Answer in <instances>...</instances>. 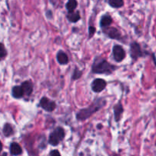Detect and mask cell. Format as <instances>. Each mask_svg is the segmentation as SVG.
<instances>
[{
  "label": "cell",
  "instance_id": "1",
  "mask_svg": "<svg viewBox=\"0 0 156 156\" xmlns=\"http://www.w3.org/2000/svg\"><path fill=\"white\" fill-rule=\"evenodd\" d=\"M115 69L114 66L104 59H96L92 66L93 73L98 74H111Z\"/></svg>",
  "mask_w": 156,
  "mask_h": 156
},
{
  "label": "cell",
  "instance_id": "2",
  "mask_svg": "<svg viewBox=\"0 0 156 156\" xmlns=\"http://www.w3.org/2000/svg\"><path fill=\"white\" fill-rule=\"evenodd\" d=\"M105 101H102V100H98L96 101H94L91 106H89L88 108H85V109H82L79 111L77 114V117L78 120H86L87 118H88L89 117H91L94 113L97 112L98 110H100L101 108L103 107V105H105Z\"/></svg>",
  "mask_w": 156,
  "mask_h": 156
},
{
  "label": "cell",
  "instance_id": "3",
  "mask_svg": "<svg viewBox=\"0 0 156 156\" xmlns=\"http://www.w3.org/2000/svg\"><path fill=\"white\" fill-rule=\"evenodd\" d=\"M65 136V133L62 128L58 127L50 134V138H49V143L52 146H56L59 144L60 141H62Z\"/></svg>",
  "mask_w": 156,
  "mask_h": 156
},
{
  "label": "cell",
  "instance_id": "4",
  "mask_svg": "<svg viewBox=\"0 0 156 156\" xmlns=\"http://www.w3.org/2000/svg\"><path fill=\"white\" fill-rule=\"evenodd\" d=\"M40 105H41L43 109L48 111V112H51V111H54V109L56 108V104H55V102L49 100L48 98H47L45 97L42 98L41 100L40 101Z\"/></svg>",
  "mask_w": 156,
  "mask_h": 156
},
{
  "label": "cell",
  "instance_id": "5",
  "mask_svg": "<svg viewBox=\"0 0 156 156\" xmlns=\"http://www.w3.org/2000/svg\"><path fill=\"white\" fill-rule=\"evenodd\" d=\"M113 55H114V59L117 62H121L124 59L125 56H126V53L123 47L119 45H116L113 48Z\"/></svg>",
  "mask_w": 156,
  "mask_h": 156
},
{
  "label": "cell",
  "instance_id": "6",
  "mask_svg": "<svg viewBox=\"0 0 156 156\" xmlns=\"http://www.w3.org/2000/svg\"><path fill=\"white\" fill-rule=\"evenodd\" d=\"M106 85L107 83L105 80L97 79L93 81L92 84H91V88H92V90L94 92H101V91L105 89Z\"/></svg>",
  "mask_w": 156,
  "mask_h": 156
},
{
  "label": "cell",
  "instance_id": "7",
  "mask_svg": "<svg viewBox=\"0 0 156 156\" xmlns=\"http://www.w3.org/2000/svg\"><path fill=\"white\" fill-rule=\"evenodd\" d=\"M130 51L131 56H132L134 59H137V58L142 56L141 49H140V45H139L137 43H133V44H131Z\"/></svg>",
  "mask_w": 156,
  "mask_h": 156
},
{
  "label": "cell",
  "instance_id": "8",
  "mask_svg": "<svg viewBox=\"0 0 156 156\" xmlns=\"http://www.w3.org/2000/svg\"><path fill=\"white\" fill-rule=\"evenodd\" d=\"M105 33L112 39H119L120 37V32L115 27H109L108 29H105Z\"/></svg>",
  "mask_w": 156,
  "mask_h": 156
},
{
  "label": "cell",
  "instance_id": "9",
  "mask_svg": "<svg viewBox=\"0 0 156 156\" xmlns=\"http://www.w3.org/2000/svg\"><path fill=\"white\" fill-rule=\"evenodd\" d=\"M21 87L22 88L24 94H27V95H30L32 93V91H33V85L29 81H26V82H23L21 84Z\"/></svg>",
  "mask_w": 156,
  "mask_h": 156
},
{
  "label": "cell",
  "instance_id": "10",
  "mask_svg": "<svg viewBox=\"0 0 156 156\" xmlns=\"http://www.w3.org/2000/svg\"><path fill=\"white\" fill-rule=\"evenodd\" d=\"M56 58H57V61L59 62V63L61 64V65H66L69 62L68 56L63 51L58 52L57 55H56Z\"/></svg>",
  "mask_w": 156,
  "mask_h": 156
},
{
  "label": "cell",
  "instance_id": "11",
  "mask_svg": "<svg viewBox=\"0 0 156 156\" xmlns=\"http://www.w3.org/2000/svg\"><path fill=\"white\" fill-rule=\"evenodd\" d=\"M10 151L12 155H19L22 152V149H21V146L18 143H12L10 146Z\"/></svg>",
  "mask_w": 156,
  "mask_h": 156
},
{
  "label": "cell",
  "instance_id": "12",
  "mask_svg": "<svg viewBox=\"0 0 156 156\" xmlns=\"http://www.w3.org/2000/svg\"><path fill=\"white\" fill-rule=\"evenodd\" d=\"M114 117H115L116 121H119L120 119V116H121L122 113H123V106L120 103H118L114 108Z\"/></svg>",
  "mask_w": 156,
  "mask_h": 156
},
{
  "label": "cell",
  "instance_id": "13",
  "mask_svg": "<svg viewBox=\"0 0 156 156\" xmlns=\"http://www.w3.org/2000/svg\"><path fill=\"white\" fill-rule=\"evenodd\" d=\"M12 95L16 98H20L23 97L24 95V92L21 88V86H15L12 89Z\"/></svg>",
  "mask_w": 156,
  "mask_h": 156
},
{
  "label": "cell",
  "instance_id": "14",
  "mask_svg": "<svg viewBox=\"0 0 156 156\" xmlns=\"http://www.w3.org/2000/svg\"><path fill=\"white\" fill-rule=\"evenodd\" d=\"M68 19L69 21L71 22H77L79 19H80V15H79V12H69L68 15Z\"/></svg>",
  "mask_w": 156,
  "mask_h": 156
},
{
  "label": "cell",
  "instance_id": "15",
  "mask_svg": "<svg viewBox=\"0 0 156 156\" xmlns=\"http://www.w3.org/2000/svg\"><path fill=\"white\" fill-rule=\"evenodd\" d=\"M111 23H112V18L109 15H105V16L102 17L101 20V27H108Z\"/></svg>",
  "mask_w": 156,
  "mask_h": 156
},
{
  "label": "cell",
  "instance_id": "16",
  "mask_svg": "<svg viewBox=\"0 0 156 156\" xmlns=\"http://www.w3.org/2000/svg\"><path fill=\"white\" fill-rule=\"evenodd\" d=\"M66 6V9L69 12H73L77 7V1L76 0H69Z\"/></svg>",
  "mask_w": 156,
  "mask_h": 156
},
{
  "label": "cell",
  "instance_id": "17",
  "mask_svg": "<svg viewBox=\"0 0 156 156\" xmlns=\"http://www.w3.org/2000/svg\"><path fill=\"white\" fill-rule=\"evenodd\" d=\"M3 133H4V135L5 136H9L13 134V129H12V126L10 124L6 123L5 125L4 128H3Z\"/></svg>",
  "mask_w": 156,
  "mask_h": 156
},
{
  "label": "cell",
  "instance_id": "18",
  "mask_svg": "<svg viewBox=\"0 0 156 156\" xmlns=\"http://www.w3.org/2000/svg\"><path fill=\"white\" fill-rule=\"evenodd\" d=\"M108 2L114 8H120L123 5V0H108Z\"/></svg>",
  "mask_w": 156,
  "mask_h": 156
},
{
  "label": "cell",
  "instance_id": "19",
  "mask_svg": "<svg viewBox=\"0 0 156 156\" xmlns=\"http://www.w3.org/2000/svg\"><path fill=\"white\" fill-rule=\"evenodd\" d=\"M6 54H7V52H6V50L5 48L4 45L0 43V59L5 57Z\"/></svg>",
  "mask_w": 156,
  "mask_h": 156
},
{
  "label": "cell",
  "instance_id": "20",
  "mask_svg": "<svg viewBox=\"0 0 156 156\" xmlns=\"http://www.w3.org/2000/svg\"><path fill=\"white\" fill-rule=\"evenodd\" d=\"M81 76H82V72L78 71V69H77L74 72V74H73V79H79Z\"/></svg>",
  "mask_w": 156,
  "mask_h": 156
},
{
  "label": "cell",
  "instance_id": "21",
  "mask_svg": "<svg viewBox=\"0 0 156 156\" xmlns=\"http://www.w3.org/2000/svg\"><path fill=\"white\" fill-rule=\"evenodd\" d=\"M95 33V28H94V27H92V26H91V27H89V34L90 36H92Z\"/></svg>",
  "mask_w": 156,
  "mask_h": 156
},
{
  "label": "cell",
  "instance_id": "22",
  "mask_svg": "<svg viewBox=\"0 0 156 156\" xmlns=\"http://www.w3.org/2000/svg\"><path fill=\"white\" fill-rule=\"evenodd\" d=\"M50 156H61V155H60V153L59 152V151L53 150V152H51V153H50Z\"/></svg>",
  "mask_w": 156,
  "mask_h": 156
},
{
  "label": "cell",
  "instance_id": "23",
  "mask_svg": "<svg viewBox=\"0 0 156 156\" xmlns=\"http://www.w3.org/2000/svg\"><path fill=\"white\" fill-rule=\"evenodd\" d=\"M2 143L0 142V152L2 151Z\"/></svg>",
  "mask_w": 156,
  "mask_h": 156
}]
</instances>
